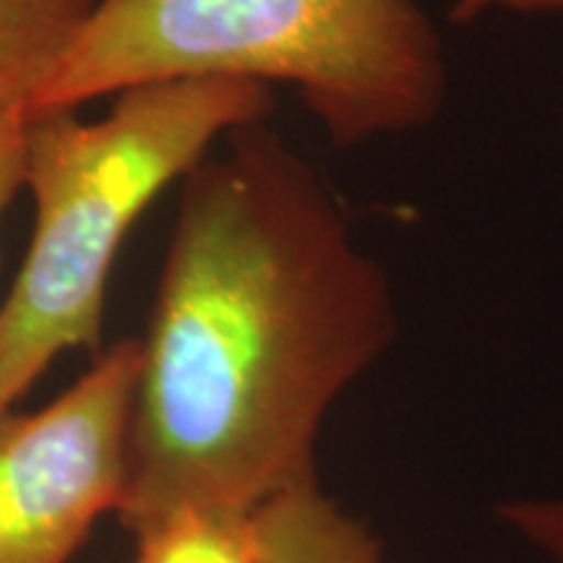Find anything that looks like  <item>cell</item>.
<instances>
[{"label": "cell", "mask_w": 563, "mask_h": 563, "mask_svg": "<svg viewBox=\"0 0 563 563\" xmlns=\"http://www.w3.org/2000/svg\"><path fill=\"white\" fill-rule=\"evenodd\" d=\"M100 0H0V108L30 112Z\"/></svg>", "instance_id": "cell-6"}, {"label": "cell", "mask_w": 563, "mask_h": 563, "mask_svg": "<svg viewBox=\"0 0 563 563\" xmlns=\"http://www.w3.org/2000/svg\"><path fill=\"white\" fill-rule=\"evenodd\" d=\"M258 563H384L382 543L361 519L302 483L251 511Z\"/></svg>", "instance_id": "cell-5"}, {"label": "cell", "mask_w": 563, "mask_h": 563, "mask_svg": "<svg viewBox=\"0 0 563 563\" xmlns=\"http://www.w3.org/2000/svg\"><path fill=\"white\" fill-rule=\"evenodd\" d=\"M527 3H551V0H527Z\"/></svg>", "instance_id": "cell-10"}, {"label": "cell", "mask_w": 563, "mask_h": 563, "mask_svg": "<svg viewBox=\"0 0 563 563\" xmlns=\"http://www.w3.org/2000/svg\"><path fill=\"white\" fill-rule=\"evenodd\" d=\"M115 97L100 121L76 110L24 118L34 235L0 308V418L63 352H100L112 264L144 209L211 144L274 112L272 87L224 76L139 84Z\"/></svg>", "instance_id": "cell-3"}, {"label": "cell", "mask_w": 563, "mask_h": 563, "mask_svg": "<svg viewBox=\"0 0 563 563\" xmlns=\"http://www.w3.org/2000/svg\"><path fill=\"white\" fill-rule=\"evenodd\" d=\"M183 178L141 340L118 519L251 514L316 481L329 410L397 336L382 266L327 180L269 121Z\"/></svg>", "instance_id": "cell-1"}, {"label": "cell", "mask_w": 563, "mask_h": 563, "mask_svg": "<svg viewBox=\"0 0 563 563\" xmlns=\"http://www.w3.org/2000/svg\"><path fill=\"white\" fill-rule=\"evenodd\" d=\"M209 76L292 89L334 146L428 129L449 100L418 0H100L30 112Z\"/></svg>", "instance_id": "cell-2"}, {"label": "cell", "mask_w": 563, "mask_h": 563, "mask_svg": "<svg viewBox=\"0 0 563 563\" xmlns=\"http://www.w3.org/2000/svg\"><path fill=\"white\" fill-rule=\"evenodd\" d=\"M136 563H258L251 514H175L139 534Z\"/></svg>", "instance_id": "cell-7"}, {"label": "cell", "mask_w": 563, "mask_h": 563, "mask_svg": "<svg viewBox=\"0 0 563 563\" xmlns=\"http://www.w3.org/2000/svg\"><path fill=\"white\" fill-rule=\"evenodd\" d=\"M141 340H121L34 415L0 418V563H68L118 511Z\"/></svg>", "instance_id": "cell-4"}, {"label": "cell", "mask_w": 563, "mask_h": 563, "mask_svg": "<svg viewBox=\"0 0 563 563\" xmlns=\"http://www.w3.org/2000/svg\"><path fill=\"white\" fill-rule=\"evenodd\" d=\"M498 519L551 563H563V496L519 498L496 506Z\"/></svg>", "instance_id": "cell-8"}, {"label": "cell", "mask_w": 563, "mask_h": 563, "mask_svg": "<svg viewBox=\"0 0 563 563\" xmlns=\"http://www.w3.org/2000/svg\"><path fill=\"white\" fill-rule=\"evenodd\" d=\"M24 112L0 108V222L24 186Z\"/></svg>", "instance_id": "cell-9"}]
</instances>
